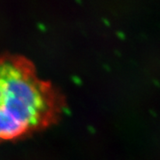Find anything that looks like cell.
Segmentation results:
<instances>
[{"label": "cell", "instance_id": "obj_1", "mask_svg": "<svg viewBox=\"0 0 160 160\" xmlns=\"http://www.w3.org/2000/svg\"><path fill=\"white\" fill-rule=\"evenodd\" d=\"M64 108L62 93L30 62L0 55V143L52 126L60 120Z\"/></svg>", "mask_w": 160, "mask_h": 160}]
</instances>
